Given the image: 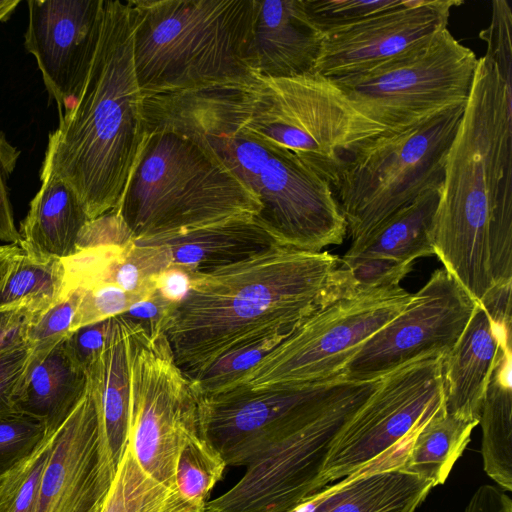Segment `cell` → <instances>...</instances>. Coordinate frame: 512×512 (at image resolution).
Masks as SVG:
<instances>
[{
    "label": "cell",
    "mask_w": 512,
    "mask_h": 512,
    "mask_svg": "<svg viewBox=\"0 0 512 512\" xmlns=\"http://www.w3.org/2000/svg\"><path fill=\"white\" fill-rule=\"evenodd\" d=\"M477 425L448 414L441 403L419 428L402 468L430 480L434 487L443 484Z\"/></svg>",
    "instance_id": "obj_28"
},
{
    "label": "cell",
    "mask_w": 512,
    "mask_h": 512,
    "mask_svg": "<svg viewBox=\"0 0 512 512\" xmlns=\"http://www.w3.org/2000/svg\"><path fill=\"white\" fill-rule=\"evenodd\" d=\"M199 399L162 330L137 320L130 350L128 446L145 472L174 490L180 445L187 433L199 431Z\"/></svg>",
    "instance_id": "obj_12"
},
{
    "label": "cell",
    "mask_w": 512,
    "mask_h": 512,
    "mask_svg": "<svg viewBox=\"0 0 512 512\" xmlns=\"http://www.w3.org/2000/svg\"><path fill=\"white\" fill-rule=\"evenodd\" d=\"M85 369L70 353L66 338L49 347L33 348L15 394L14 410L42 421L56 431L83 397Z\"/></svg>",
    "instance_id": "obj_23"
},
{
    "label": "cell",
    "mask_w": 512,
    "mask_h": 512,
    "mask_svg": "<svg viewBox=\"0 0 512 512\" xmlns=\"http://www.w3.org/2000/svg\"><path fill=\"white\" fill-rule=\"evenodd\" d=\"M135 242L168 246L171 264L192 273L211 271L245 260L276 243L255 218L237 219L163 238Z\"/></svg>",
    "instance_id": "obj_25"
},
{
    "label": "cell",
    "mask_w": 512,
    "mask_h": 512,
    "mask_svg": "<svg viewBox=\"0 0 512 512\" xmlns=\"http://www.w3.org/2000/svg\"><path fill=\"white\" fill-rule=\"evenodd\" d=\"M412 264L384 257L358 258L340 263L334 279L341 298L371 290L400 286Z\"/></svg>",
    "instance_id": "obj_34"
},
{
    "label": "cell",
    "mask_w": 512,
    "mask_h": 512,
    "mask_svg": "<svg viewBox=\"0 0 512 512\" xmlns=\"http://www.w3.org/2000/svg\"><path fill=\"white\" fill-rule=\"evenodd\" d=\"M32 353L29 342L0 353V416L16 413L15 394Z\"/></svg>",
    "instance_id": "obj_40"
},
{
    "label": "cell",
    "mask_w": 512,
    "mask_h": 512,
    "mask_svg": "<svg viewBox=\"0 0 512 512\" xmlns=\"http://www.w3.org/2000/svg\"><path fill=\"white\" fill-rule=\"evenodd\" d=\"M19 150L0 132V240L19 245L21 237L16 229L9 196L8 179L16 167Z\"/></svg>",
    "instance_id": "obj_41"
},
{
    "label": "cell",
    "mask_w": 512,
    "mask_h": 512,
    "mask_svg": "<svg viewBox=\"0 0 512 512\" xmlns=\"http://www.w3.org/2000/svg\"><path fill=\"white\" fill-rule=\"evenodd\" d=\"M24 46L59 116L79 96L97 47L103 0H29Z\"/></svg>",
    "instance_id": "obj_17"
},
{
    "label": "cell",
    "mask_w": 512,
    "mask_h": 512,
    "mask_svg": "<svg viewBox=\"0 0 512 512\" xmlns=\"http://www.w3.org/2000/svg\"><path fill=\"white\" fill-rule=\"evenodd\" d=\"M464 512H512V500L502 489L482 485L476 489Z\"/></svg>",
    "instance_id": "obj_45"
},
{
    "label": "cell",
    "mask_w": 512,
    "mask_h": 512,
    "mask_svg": "<svg viewBox=\"0 0 512 512\" xmlns=\"http://www.w3.org/2000/svg\"><path fill=\"white\" fill-rule=\"evenodd\" d=\"M212 87L245 127L292 152L331 186L356 152L385 131L331 79L317 73L292 78L253 74Z\"/></svg>",
    "instance_id": "obj_7"
},
{
    "label": "cell",
    "mask_w": 512,
    "mask_h": 512,
    "mask_svg": "<svg viewBox=\"0 0 512 512\" xmlns=\"http://www.w3.org/2000/svg\"><path fill=\"white\" fill-rule=\"evenodd\" d=\"M477 301L445 269L435 270L405 309L373 334L346 364L342 378L362 382L428 357H445Z\"/></svg>",
    "instance_id": "obj_15"
},
{
    "label": "cell",
    "mask_w": 512,
    "mask_h": 512,
    "mask_svg": "<svg viewBox=\"0 0 512 512\" xmlns=\"http://www.w3.org/2000/svg\"><path fill=\"white\" fill-rule=\"evenodd\" d=\"M136 324L126 314L108 318L104 344L85 368L115 470L129 444L130 350Z\"/></svg>",
    "instance_id": "obj_22"
},
{
    "label": "cell",
    "mask_w": 512,
    "mask_h": 512,
    "mask_svg": "<svg viewBox=\"0 0 512 512\" xmlns=\"http://www.w3.org/2000/svg\"><path fill=\"white\" fill-rule=\"evenodd\" d=\"M28 309L16 306L0 309V353L27 341L34 319Z\"/></svg>",
    "instance_id": "obj_43"
},
{
    "label": "cell",
    "mask_w": 512,
    "mask_h": 512,
    "mask_svg": "<svg viewBox=\"0 0 512 512\" xmlns=\"http://www.w3.org/2000/svg\"><path fill=\"white\" fill-rule=\"evenodd\" d=\"M79 288L82 295L77 312V329L125 314L134 304L143 301L112 283L97 282Z\"/></svg>",
    "instance_id": "obj_38"
},
{
    "label": "cell",
    "mask_w": 512,
    "mask_h": 512,
    "mask_svg": "<svg viewBox=\"0 0 512 512\" xmlns=\"http://www.w3.org/2000/svg\"><path fill=\"white\" fill-rule=\"evenodd\" d=\"M339 263L327 251L275 243L245 260L193 273L185 298L160 322L177 365L195 380L242 343L291 335L317 310L339 300L334 284Z\"/></svg>",
    "instance_id": "obj_2"
},
{
    "label": "cell",
    "mask_w": 512,
    "mask_h": 512,
    "mask_svg": "<svg viewBox=\"0 0 512 512\" xmlns=\"http://www.w3.org/2000/svg\"><path fill=\"white\" fill-rule=\"evenodd\" d=\"M323 36L303 0H256L248 51L250 68L265 78L313 73Z\"/></svg>",
    "instance_id": "obj_20"
},
{
    "label": "cell",
    "mask_w": 512,
    "mask_h": 512,
    "mask_svg": "<svg viewBox=\"0 0 512 512\" xmlns=\"http://www.w3.org/2000/svg\"><path fill=\"white\" fill-rule=\"evenodd\" d=\"M443 359L424 358L383 377L335 439L321 476L323 488L382 458L418 430L442 403Z\"/></svg>",
    "instance_id": "obj_14"
},
{
    "label": "cell",
    "mask_w": 512,
    "mask_h": 512,
    "mask_svg": "<svg viewBox=\"0 0 512 512\" xmlns=\"http://www.w3.org/2000/svg\"><path fill=\"white\" fill-rule=\"evenodd\" d=\"M512 352L511 332L501 345L484 395L482 428L483 468L502 490H512Z\"/></svg>",
    "instance_id": "obj_27"
},
{
    "label": "cell",
    "mask_w": 512,
    "mask_h": 512,
    "mask_svg": "<svg viewBox=\"0 0 512 512\" xmlns=\"http://www.w3.org/2000/svg\"><path fill=\"white\" fill-rule=\"evenodd\" d=\"M511 320L496 321L483 305L475 309L442 362V404L448 414L476 421Z\"/></svg>",
    "instance_id": "obj_21"
},
{
    "label": "cell",
    "mask_w": 512,
    "mask_h": 512,
    "mask_svg": "<svg viewBox=\"0 0 512 512\" xmlns=\"http://www.w3.org/2000/svg\"><path fill=\"white\" fill-rule=\"evenodd\" d=\"M81 295L79 287L73 288L51 308L34 316L27 337L33 348L52 346L77 329Z\"/></svg>",
    "instance_id": "obj_36"
},
{
    "label": "cell",
    "mask_w": 512,
    "mask_h": 512,
    "mask_svg": "<svg viewBox=\"0 0 512 512\" xmlns=\"http://www.w3.org/2000/svg\"><path fill=\"white\" fill-rule=\"evenodd\" d=\"M459 0H402L388 10L324 33L314 72L335 78L366 71L448 28Z\"/></svg>",
    "instance_id": "obj_18"
},
{
    "label": "cell",
    "mask_w": 512,
    "mask_h": 512,
    "mask_svg": "<svg viewBox=\"0 0 512 512\" xmlns=\"http://www.w3.org/2000/svg\"><path fill=\"white\" fill-rule=\"evenodd\" d=\"M491 21L479 33L486 43V57L497 69L504 82L512 87V8L506 0L491 3Z\"/></svg>",
    "instance_id": "obj_39"
},
{
    "label": "cell",
    "mask_w": 512,
    "mask_h": 512,
    "mask_svg": "<svg viewBox=\"0 0 512 512\" xmlns=\"http://www.w3.org/2000/svg\"><path fill=\"white\" fill-rule=\"evenodd\" d=\"M464 106L364 144L332 186L352 241L422 194L440 189Z\"/></svg>",
    "instance_id": "obj_8"
},
{
    "label": "cell",
    "mask_w": 512,
    "mask_h": 512,
    "mask_svg": "<svg viewBox=\"0 0 512 512\" xmlns=\"http://www.w3.org/2000/svg\"><path fill=\"white\" fill-rule=\"evenodd\" d=\"M193 273L178 265L171 264L155 280L156 292L168 303H180L187 295Z\"/></svg>",
    "instance_id": "obj_44"
},
{
    "label": "cell",
    "mask_w": 512,
    "mask_h": 512,
    "mask_svg": "<svg viewBox=\"0 0 512 512\" xmlns=\"http://www.w3.org/2000/svg\"><path fill=\"white\" fill-rule=\"evenodd\" d=\"M101 512H202L176 490L151 477L129 446L119 462Z\"/></svg>",
    "instance_id": "obj_29"
},
{
    "label": "cell",
    "mask_w": 512,
    "mask_h": 512,
    "mask_svg": "<svg viewBox=\"0 0 512 512\" xmlns=\"http://www.w3.org/2000/svg\"><path fill=\"white\" fill-rule=\"evenodd\" d=\"M432 240L477 302L512 284V87L484 56L445 159Z\"/></svg>",
    "instance_id": "obj_1"
},
{
    "label": "cell",
    "mask_w": 512,
    "mask_h": 512,
    "mask_svg": "<svg viewBox=\"0 0 512 512\" xmlns=\"http://www.w3.org/2000/svg\"><path fill=\"white\" fill-rule=\"evenodd\" d=\"M402 0H303L305 9L323 33L361 21Z\"/></svg>",
    "instance_id": "obj_35"
},
{
    "label": "cell",
    "mask_w": 512,
    "mask_h": 512,
    "mask_svg": "<svg viewBox=\"0 0 512 512\" xmlns=\"http://www.w3.org/2000/svg\"><path fill=\"white\" fill-rule=\"evenodd\" d=\"M412 296L397 286L357 293L320 308L228 389L256 390L342 378L346 364L362 345L400 314Z\"/></svg>",
    "instance_id": "obj_10"
},
{
    "label": "cell",
    "mask_w": 512,
    "mask_h": 512,
    "mask_svg": "<svg viewBox=\"0 0 512 512\" xmlns=\"http://www.w3.org/2000/svg\"><path fill=\"white\" fill-rule=\"evenodd\" d=\"M41 186L20 222L19 246L38 257L65 259L77 252L78 238L90 220L73 189L42 166Z\"/></svg>",
    "instance_id": "obj_24"
},
{
    "label": "cell",
    "mask_w": 512,
    "mask_h": 512,
    "mask_svg": "<svg viewBox=\"0 0 512 512\" xmlns=\"http://www.w3.org/2000/svg\"><path fill=\"white\" fill-rule=\"evenodd\" d=\"M477 62L446 28L366 71L329 79L365 116L397 132L466 105Z\"/></svg>",
    "instance_id": "obj_9"
},
{
    "label": "cell",
    "mask_w": 512,
    "mask_h": 512,
    "mask_svg": "<svg viewBox=\"0 0 512 512\" xmlns=\"http://www.w3.org/2000/svg\"><path fill=\"white\" fill-rule=\"evenodd\" d=\"M143 96L253 75L248 51L256 0L127 1Z\"/></svg>",
    "instance_id": "obj_5"
},
{
    "label": "cell",
    "mask_w": 512,
    "mask_h": 512,
    "mask_svg": "<svg viewBox=\"0 0 512 512\" xmlns=\"http://www.w3.org/2000/svg\"><path fill=\"white\" fill-rule=\"evenodd\" d=\"M227 464L199 431L187 433L180 445L174 475L177 493L188 504L205 512L210 494L223 477Z\"/></svg>",
    "instance_id": "obj_31"
},
{
    "label": "cell",
    "mask_w": 512,
    "mask_h": 512,
    "mask_svg": "<svg viewBox=\"0 0 512 512\" xmlns=\"http://www.w3.org/2000/svg\"><path fill=\"white\" fill-rule=\"evenodd\" d=\"M47 433L45 424L28 415L0 416V471L30 454Z\"/></svg>",
    "instance_id": "obj_37"
},
{
    "label": "cell",
    "mask_w": 512,
    "mask_h": 512,
    "mask_svg": "<svg viewBox=\"0 0 512 512\" xmlns=\"http://www.w3.org/2000/svg\"><path fill=\"white\" fill-rule=\"evenodd\" d=\"M57 430L47 432L30 454L0 472V512L34 511Z\"/></svg>",
    "instance_id": "obj_32"
},
{
    "label": "cell",
    "mask_w": 512,
    "mask_h": 512,
    "mask_svg": "<svg viewBox=\"0 0 512 512\" xmlns=\"http://www.w3.org/2000/svg\"><path fill=\"white\" fill-rule=\"evenodd\" d=\"M108 330V319L80 327L66 337L67 347L85 369L101 350Z\"/></svg>",
    "instance_id": "obj_42"
},
{
    "label": "cell",
    "mask_w": 512,
    "mask_h": 512,
    "mask_svg": "<svg viewBox=\"0 0 512 512\" xmlns=\"http://www.w3.org/2000/svg\"><path fill=\"white\" fill-rule=\"evenodd\" d=\"M353 384L342 378L265 389L234 387L200 396L198 430L227 466H248L318 415Z\"/></svg>",
    "instance_id": "obj_13"
},
{
    "label": "cell",
    "mask_w": 512,
    "mask_h": 512,
    "mask_svg": "<svg viewBox=\"0 0 512 512\" xmlns=\"http://www.w3.org/2000/svg\"><path fill=\"white\" fill-rule=\"evenodd\" d=\"M287 337L269 334L230 349L192 380L199 395L212 396L225 391Z\"/></svg>",
    "instance_id": "obj_33"
},
{
    "label": "cell",
    "mask_w": 512,
    "mask_h": 512,
    "mask_svg": "<svg viewBox=\"0 0 512 512\" xmlns=\"http://www.w3.org/2000/svg\"><path fill=\"white\" fill-rule=\"evenodd\" d=\"M19 3L20 0H0V22L5 21Z\"/></svg>",
    "instance_id": "obj_47"
},
{
    "label": "cell",
    "mask_w": 512,
    "mask_h": 512,
    "mask_svg": "<svg viewBox=\"0 0 512 512\" xmlns=\"http://www.w3.org/2000/svg\"><path fill=\"white\" fill-rule=\"evenodd\" d=\"M439 189L430 190L397 210L365 236L352 241L340 259L384 257L413 264L434 255L432 226Z\"/></svg>",
    "instance_id": "obj_26"
},
{
    "label": "cell",
    "mask_w": 512,
    "mask_h": 512,
    "mask_svg": "<svg viewBox=\"0 0 512 512\" xmlns=\"http://www.w3.org/2000/svg\"><path fill=\"white\" fill-rule=\"evenodd\" d=\"M415 435L288 512H416L434 484L402 468Z\"/></svg>",
    "instance_id": "obj_19"
},
{
    "label": "cell",
    "mask_w": 512,
    "mask_h": 512,
    "mask_svg": "<svg viewBox=\"0 0 512 512\" xmlns=\"http://www.w3.org/2000/svg\"><path fill=\"white\" fill-rule=\"evenodd\" d=\"M145 137L127 1L103 0L84 86L50 133L42 166L75 192L90 220L120 202Z\"/></svg>",
    "instance_id": "obj_4"
},
{
    "label": "cell",
    "mask_w": 512,
    "mask_h": 512,
    "mask_svg": "<svg viewBox=\"0 0 512 512\" xmlns=\"http://www.w3.org/2000/svg\"><path fill=\"white\" fill-rule=\"evenodd\" d=\"M145 129L168 130L199 145L259 201L255 218L279 245L321 252L347 233L332 186L289 150L247 127L212 85L143 96Z\"/></svg>",
    "instance_id": "obj_3"
},
{
    "label": "cell",
    "mask_w": 512,
    "mask_h": 512,
    "mask_svg": "<svg viewBox=\"0 0 512 512\" xmlns=\"http://www.w3.org/2000/svg\"><path fill=\"white\" fill-rule=\"evenodd\" d=\"M115 472L87 384L57 430L33 512H101Z\"/></svg>",
    "instance_id": "obj_16"
},
{
    "label": "cell",
    "mask_w": 512,
    "mask_h": 512,
    "mask_svg": "<svg viewBox=\"0 0 512 512\" xmlns=\"http://www.w3.org/2000/svg\"><path fill=\"white\" fill-rule=\"evenodd\" d=\"M62 259L23 253L0 291V309L21 306L38 316L64 297Z\"/></svg>",
    "instance_id": "obj_30"
},
{
    "label": "cell",
    "mask_w": 512,
    "mask_h": 512,
    "mask_svg": "<svg viewBox=\"0 0 512 512\" xmlns=\"http://www.w3.org/2000/svg\"><path fill=\"white\" fill-rule=\"evenodd\" d=\"M382 380L354 382L246 466L235 485L208 501L205 512H288L322 491L321 476L335 439Z\"/></svg>",
    "instance_id": "obj_11"
},
{
    "label": "cell",
    "mask_w": 512,
    "mask_h": 512,
    "mask_svg": "<svg viewBox=\"0 0 512 512\" xmlns=\"http://www.w3.org/2000/svg\"><path fill=\"white\" fill-rule=\"evenodd\" d=\"M24 251L19 245L0 246V291L18 259Z\"/></svg>",
    "instance_id": "obj_46"
},
{
    "label": "cell",
    "mask_w": 512,
    "mask_h": 512,
    "mask_svg": "<svg viewBox=\"0 0 512 512\" xmlns=\"http://www.w3.org/2000/svg\"><path fill=\"white\" fill-rule=\"evenodd\" d=\"M257 198L192 140L168 130L145 137L113 210L133 241L256 218Z\"/></svg>",
    "instance_id": "obj_6"
}]
</instances>
